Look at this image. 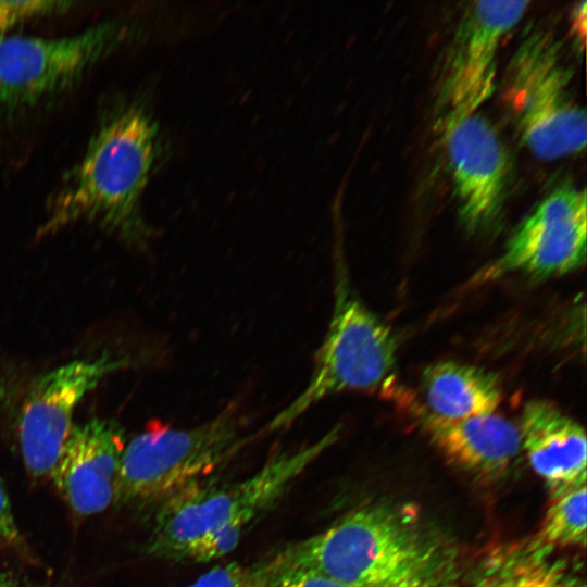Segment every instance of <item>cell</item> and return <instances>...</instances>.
I'll list each match as a JSON object with an SVG mask.
<instances>
[{"mask_svg": "<svg viewBox=\"0 0 587 587\" xmlns=\"http://www.w3.org/2000/svg\"><path fill=\"white\" fill-rule=\"evenodd\" d=\"M286 560L345 587H459L453 544L408 505L370 503L287 547Z\"/></svg>", "mask_w": 587, "mask_h": 587, "instance_id": "obj_1", "label": "cell"}, {"mask_svg": "<svg viewBox=\"0 0 587 587\" xmlns=\"http://www.w3.org/2000/svg\"><path fill=\"white\" fill-rule=\"evenodd\" d=\"M159 124L139 99L110 105L100 116L83 158L48 200L38 235L91 223L133 247L143 248L152 229L142 198L162 154Z\"/></svg>", "mask_w": 587, "mask_h": 587, "instance_id": "obj_2", "label": "cell"}, {"mask_svg": "<svg viewBox=\"0 0 587 587\" xmlns=\"http://www.w3.org/2000/svg\"><path fill=\"white\" fill-rule=\"evenodd\" d=\"M338 437L335 427L301 448L275 452L250 476L222 485L191 484L160 502L146 553L209 562L232 552L247 527L270 509Z\"/></svg>", "mask_w": 587, "mask_h": 587, "instance_id": "obj_3", "label": "cell"}, {"mask_svg": "<svg viewBox=\"0 0 587 587\" xmlns=\"http://www.w3.org/2000/svg\"><path fill=\"white\" fill-rule=\"evenodd\" d=\"M572 79L562 43L544 28L526 33L504 67L502 104L520 140L541 160L585 150L586 112L571 92Z\"/></svg>", "mask_w": 587, "mask_h": 587, "instance_id": "obj_4", "label": "cell"}, {"mask_svg": "<svg viewBox=\"0 0 587 587\" xmlns=\"http://www.w3.org/2000/svg\"><path fill=\"white\" fill-rule=\"evenodd\" d=\"M392 330L350 287L337 267L335 301L326 335L304 389L273 416L260 434L288 427L323 399L345 391L387 392L396 377Z\"/></svg>", "mask_w": 587, "mask_h": 587, "instance_id": "obj_5", "label": "cell"}, {"mask_svg": "<svg viewBox=\"0 0 587 587\" xmlns=\"http://www.w3.org/2000/svg\"><path fill=\"white\" fill-rule=\"evenodd\" d=\"M254 437L245 436L233 407L189 428L149 426L125 446L118 499L162 502L200 482Z\"/></svg>", "mask_w": 587, "mask_h": 587, "instance_id": "obj_6", "label": "cell"}, {"mask_svg": "<svg viewBox=\"0 0 587 587\" xmlns=\"http://www.w3.org/2000/svg\"><path fill=\"white\" fill-rule=\"evenodd\" d=\"M129 35L117 18L60 38L0 37V117L46 104L74 87Z\"/></svg>", "mask_w": 587, "mask_h": 587, "instance_id": "obj_7", "label": "cell"}, {"mask_svg": "<svg viewBox=\"0 0 587 587\" xmlns=\"http://www.w3.org/2000/svg\"><path fill=\"white\" fill-rule=\"evenodd\" d=\"M128 365L129 357L105 351L72 360L35 378L17 425L22 460L33 479L51 477L80 401L105 377Z\"/></svg>", "mask_w": 587, "mask_h": 587, "instance_id": "obj_8", "label": "cell"}, {"mask_svg": "<svg viewBox=\"0 0 587 587\" xmlns=\"http://www.w3.org/2000/svg\"><path fill=\"white\" fill-rule=\"evenodd\" d=\"M528 5V1H475L466 7L439 66V120L476 113L494 95L502 40Z\"/></svg>", "mask_w": 587, "mask_h": 587, "instance_id": "obj_9", "label": "cell"}, {"mask_svg": "<svg viewBox=\"0 0 587 587\" xmlns=\"http://www.w3.org/2000/svg\"><path fill=\"white\" fill-rule=\"evenodd\" d=\"M586 203L584 188L564 185L551 190L519 223L500 257L478 278L514 272L548 278L579 268L586 261Z\"/></svg>", "mask_w": 587, "mask_h": 587, "instance_id": "obj_10", "label": "cell"}, {"mask_svg": "<svg viewBox=\"0 0 587 587\" xmlns=\"http://www.w3.org/2000/svg\"><path fill=\"white\" fill-rule=\"evenodd\" d=\"M438 124L459 218L469 233L486 230L503 210L511 168L508 151L478 112Z\"/></svg>", "mask_w": 587, "mask_h": 587, "instance_id": "obj_11", "label": "cell"}, {"mask_svg": "<svg viewBox=\"0 0 587 587\" xmlns=\"http://www.w3.org/2000/svg\"><path fill=\"white\" fill-rule=\"evenodd\" d=\"M125 446L114 421L74 425L50 478L75 515L91 516L117 501Z\"/></svg>", "mask_w": 587, "mask_h": 587, "instance_id": "obj_12", "label": "cell"}, {"mask_svg": "<svg viewBox=\"0 0 587 587\" xmlns=\"http://www.w3.org/2000/svg\"><path fill=\"white\" fill-rule=\"evenodd\" d=\"M521 447L551 498L586 485V433L545 400L528 401L517 425Z\"/></svg>", "mask_w": 587, "mask_h": 587, "instance_id": "obj_13", "label": "cell"}, {"mask_svg": "<svg viewBox=\"0 0 587 587\" xmlns=\"http://www.w3.org/2000/svg\"><path fill=\"white\" fill-rule=\"evenodd\" d=\"M410 409L449 461L483 478L501 477L522 450L517 426L495 412L447 420L417 404Z\"/></svg>", "mask_w": 587, "mask_h": 587, "instance_id": "obj_14", "label": "cell"}, {"mask_svg": "<svg viewBox=\"0 0 587 587\" xmlns=\"http://www.w3.org/2000/svg\"><path fill=\"white\" fill-rule=\"evenodd\" d=\"M470 587H586L570 563L539 540L491 549L476 566Z\"/></svg>", "mask_w": 587, "mask_h": 587, "instance_id": "obj_15", "label": "cell"}, {"mask_svg": "<svg viewBox=\"0 0 587 587\" xmlns=\"http://www.w3.org/2000/svg\"><path fill=\"white\" fill-rule=\"evenodd\" d=\"M422 384L427 410L441 419L494 413L502 400L496 374L455 361H440L426 367Z\"/></svg>", "mask_w": 587, "mask_h": 587, "instance_id": "obj_16", "label": "cell"}, {"mask_svg": "<svg viewBox=\"0 0 587 587\" xmlns=\"http://www.w3.org/2000/svg\"><path fill=\"white\" fill-rule=\"evenodd\" d=\"M586 485L555 498L548 508L536 539L549 548L586 545Z\"/></svg>", "mask_w": 587, "mask_h": 587, "instance_id": "obj_17", "label": "cell"}, {"mask_svg": "<svg viewBox=\"0 0 587 587\" xmlns=\"http://www.w3.org/2000/svg\"><path fill=\"white\" fill-rule=\"evenodd\" d=\"M284 566L280 552L254 563L217 565L186 587H271Z\"/></svg>", "mask_w": 587, "mask_h": 587, "instance_id": "obj_18", "label": "cell"}, {"mask_svg": "<svg viewBox=\"0 0 587 587\" xmlns=\"http://www.w3.org/2000/svg\"><path fill=\"white\" fill-rule=\"evenodd\" d=\"M70 5L72 2L64 1H0V37L26 22L64 12Z\"/></svg>", "mask_w": 587, "mask_h": 587, "instance_id": "obj_19", "label": "cell"}, {"mask_svg": "<svg viewBox=\"0 0 587 587\" xmlns=\"http://www.w3.org/2000/svg\"><path fill=\"white\" fill-rule=\"evenodd\" d=\"M280 553L284 566L271 587H345L314 571L290 564Z\"/></svg>", "mask_w": 587, "mask_h": 587, "instance_id": "obj_20", "label": "cell"}, {"mask_svg": "<svg viewBox=\"0 0 587 587\" xmlns=\"http://www.w3.org/2000/svg\"><path fill=\"white\" fill-rule=\"evenodd\" d=\"M0 540L23 558H30L28 547L16 524L11 502L0 479ZM32 559V558H30Z\"/></svg>", "mask_w": 587, "mask_h": 587, "instance_id": "obj_21", "label": "cell"}, {"mask_svg": "<svg viewBox=\"0 0 587 587\" xmlns=\"http://www.w3.org/2000/svg\"><path fill=\"white\" fill-rule=\"evenodd\" d=\"M0 587H53L48 580L37 577L4 558L0 559Z\"/></svg>", "mask_w": 587, "mask_h": 587, "instance_id": "obj_22", "label": "cell"}]
</instances>
